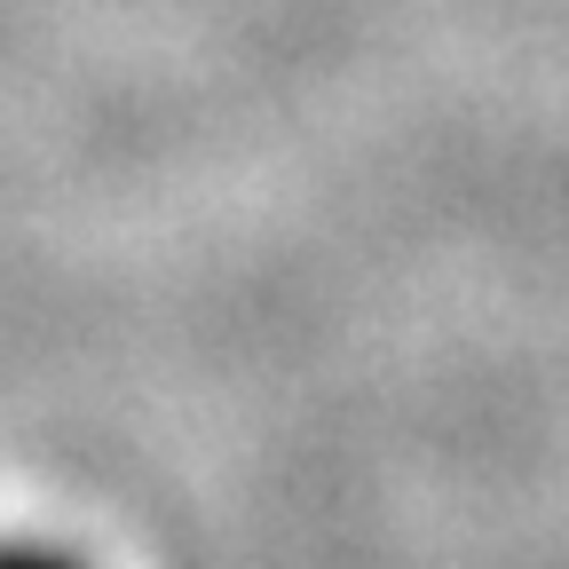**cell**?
Instances as JSON below:
<instances>
[{
  "label": "cell",
  "instance_id": "6da1fadb",
  "mask_svg": "<svg viewBox=\"0 0 569 569\" xmlns=\"http://www.w3.org/2000/svg\"><path fill=\"white\" fill-rule=\"evenodd\" d=\"M0 569H80L63 553H40V546H0Z\"/></svg>",
  "mask_w": 569,
  "mask_h": 569
}]
</instances>
